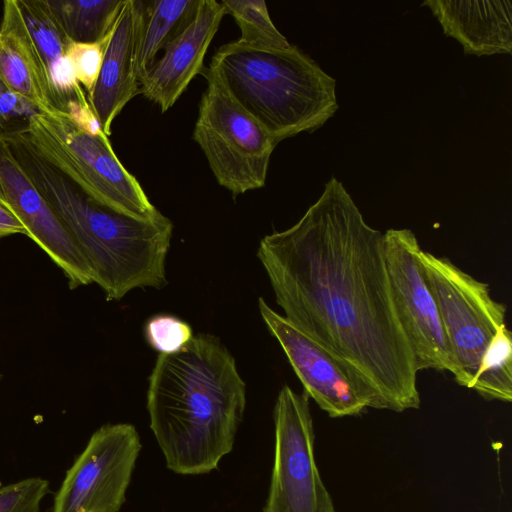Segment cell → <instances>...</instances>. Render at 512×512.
<instances>
[{
    "instance_id": "7a4b0ae2",
    "label": "cell",
    "mask_w": 512,
    "mask_h": 512,
    "mask_svg": "<svg viewBox=\"0 0 512 512\" xmlns=\"http://www.w3.org/2000/svg\"><path fill=\"white\" fill-rule=\"evenodd\" d=\"M245 407V382L216 336L198 334L180 351L157 357L147 411L172 472L200 475L217 469L233 449Z\"/></svg>"
},
{
    "instance_id": "3957f363",
    "label": "cell",
    "mask_w": 512,
    "mask_h": 512,
    "mask_svg": "<svg viewBox=\"0 0 512 512\" xmlns=\"http://www.w3.org/2000/svg\"><path fill=\"white\" fill-rule=\"evenodd\" d=\"M2 140L60 219L108 301H119L136 288L167 284L173 234L168 217L160 212L138 219L114 211L49 163L23 134Z\"/></svg>"
},
{
    "instance_id": "9a60e30c",
    "label": "cell",
    "mask_w": 512,
    "mask_h": 512,
    "mask_svg": "<svg viewBox=\"0 0 512 512\" xmlns=\"http://www.w3.org/2000/svg\"><path fill=\"white\" fill-rule=\"evenodd\" d=\"M144 6L142 0H124L112 26L97 82L87 97L107 136L115 118L140 94L135 66Z\"/></svg>"
},
{
    "instance_id": "ac0fdd59",
    "label": "cell",
    "mask_w": 512,
    "mask_h": 512,
    "mask_svg": "<svg viewBox=\"0 0 512 512\" xmlns=\"http://www.w3.org/2000/svg\"><path fill=\"white\" fill-rule=\"evenodd\" d=\"M200 0H153L145 2L144 18L136 53L138 80L154 64L160 50L193 19Z\"/></svg>"
},
{
    "instance_id": "52a82bcc",
    "label": "cell",
    "mask_w": 512,
    "mask_h": 512,
    "mask_svg": "<svg viewBox=\"0 0 512 512\" xmlns=\"http://www.w3.org/2000/svg\"><path fill=\"white\" fill-rule=\"evenodd\" d=\"M420 259L452 356L453 378L470 389L485 349L506 324V306L492 298L487 283L448 258L421 250Z\"/></svg>"
},
{
    "instance_id": "8992f818",
    "label": "cell",
    "mask_w": 512,
    "mask_h": 512,
    "mask_svg": "<svg viewBox=\"0 0 512 512\" xmlns=\"http://www.w3.org/2000/svg\"><path fill=\"white\" fill-rule=\"evenodd\" d=\"M196 118L193 139L205 155L218 184L233 196L265 185L277 146L265 128L231 96L210 66Z\"/></svg>"
},
{
    "instance_id": "6da1fadb",
    "label": "cell",
    "mask_w": 512,
    "mask_h": 512,
    "mask_svg": "<svg viewBox=\"0 0 512 512\" xmlns=\"http://www.w3.org/2000/svg\"><path fill=\"white\" fill-rule=\"evenodd\" d=\"M257 256L284 317L352 373L371 408L420 407L383 234L366 223L340 181L332 177L293 226L264 236Z\"/></svg>"
},
{
    "instance_id": "d6986e66",
    "label": "cell",
    "mask_w": 512,
    "mask_h": 512,
    "mask_svg": "<svg viewBox=\"0 0 512 512\" xmlns=\"http://www.w3.org/2000/svg\"><path fill=\"white\" fill-rule=\"evenodd\" d=\"M53 19L74 43H94L110 32L124 0H44Z\"/></svg>"
},
{
    "instance_id": "7c38bea8",
    "label": "cell",
    "mask_w": 512,
    "mask_h": 512,
    "mask_svg": "<svg viewBox=\"0 0 512 512\" xmlns=\"http://www.w3.org/2000/svg\"><path fill=\"white\" fill-rule=\"evenodd\" d=\"M0 200L32 239L62 270L69 287L93 283L92 272L51 206L0 139Z\"/></svg>"
},
{
    "instance_id": "cb8c5ba5",
    "label": "cell",
    "mask_w": 512,
    "mask_h": 512,
    "mask_svg": "<svg viewBox=\"0 0 512 512\" xmlns=\"http://www.w3.org/2000/svg\"><path fill=\"white\" fill-rule=\"evenodd\" d=\"M111 30L105 38L98 42H71L68 46L67 55L75 77L87 94V97L91 94L97 82Z\"/></svg>"
},
{
    "instance_id": "2e32d148",
    "label": "cell",
    "mask_w": 512,
    "mask_h": 512,
    "mask_svg": "<svg viewBox=\"0 0 512 512\" xmlns=\"http://www.w3.org/2000/svg\"><path fill=\"white\" fill-rule=\"evenodd\" d=\"M444 33L455 38L464 53L484 56L510 54L512 2L510 0H427Z\"/></svg>"
},
{
    "instance_id": "30bf717a",
    "label": "cell",
    "mask_w": 512,
    "mask_h": 512,
    "mask_svg": "<svg viewBox=\"0 0 512 512\" xmlns=\"http://www.w3.org/2000/svg\"><path fill=\"white\" fill-rule=\"evenodd\" d=\"M383 250L394 303L409 340L417 372L453 373V361L436 301L423 276L421 247L407 228L388 229Z\"/></svg>"
},
{
    "instance_id": "7402d4cb",
    "label": "cell",
    "mask_w": 512,
    "mask_h": 512,
    "mask_svg": "<svg viewBox=\"0 0 512 512\" xmlns=\"http://www.w3.org/2000/svg\"><path fill=\"white\" fill-rule=\"evenodd\" d=\"M148 344L160 354L180 351L194 336L191 326L182 319L168 314H157L145 324Z\"/></svg>"
},
{
    "instance_id": "8fae6325",
    "label": "cell",
    "mask_w": 512,
    "mask_h": 512,
    "mask_svg": "<svg viewBox=\"0 0 512 512\" xmlns=\"http://www.w3.org/2000/svg\"><path fill=\"white\" fill-rule=\"evenodd\" d=\"M258 307L269 332L282 347L309 398L331 418L360 415L371 400L352 373L332 354L273 310L260 297Z\"/></svg>"
},
{
    "instance_id": "5b68a950",
    "label": "cell",
    "mask_w": 512,
    "mask_h": 512,
    "mask_svg": "<svg viewBox=\"0 0 512 512\" xmlns=\"http://www.w3.org/2000/svg\"><path fill=\"white\" fill-rule=\"evenodd\" d=\"M22 134L49 163L98 203L138 219L160 213L122 165L104 133L91 134L68 115L52 111L34 115Z\"/></svg>"
},
{
    "instance_id": "277c9868",
    "label": "cell",
    "mask_w": 512,
    "mask_h": 512,
    "mask_svg": "<svg viewBox=\"0 0 512 512\" xmlns=\"http://www.w3.org/2000/svg\"><path fill=\"white\" fill-rule=\"evenodd\" d=\"M209 66L276 144L317 130L338 110L336 80L292 44L272 49L236 40L218 47Z\"/></svg>"
},
{
    "instance_id": "ba28073f",
    "label": "cell",
    "mask_w": 512,
    "mask_h": 512,
    "mask_svg": "<svg viewBox=\"0 0 512 512\" xmlns=\"http://www.w3.org/2000/svg\"><path fill=\"white\" fill-rule=\"evenodd\" d=\"M273 418L274 460L264 512H337L315 461L308 395L284 385Z\"/></svg>"
},
{
    "instance_id": "e0dca14e",
    "label": "cell",
    "mask_w": 512,
    "mask_h": 512,
    "mask_svg": "<svg viewBox=\"0 0 512 512\" xmlns=\"http://www.w3.org/2000/svg\"><path fill=\"white\" fill-rule=\"evenodd\" d=\"M0 78L41 112L55 111L16 0L3 2L0 22Z\"/></svg>"
},
{
    "instance_id": "603a6c76",
    "label": "cell",
    "mask_w": 512,
    "mask_h": 512,
    "mask_svg": "<svg viewBox=\"0 0 512 512\" xmlns=\"http://www.w3.org/2000/svg\"><path fill=\"white\" fill-rule=\"evenodd\" d=\"M50 483L41 477H29L4 485L0 481V512H40Z\"/></svg>"
},
{
    "instance_id": "44dd1931",
    "label": "cell",
    "mask_w": 512,
    "mask_h": 512,
    "mask_svg": "<svg viewBox=\"0 0 512 512\" xmlns=\"http://www.w3.org/2000/svg\"><path fill=\"white\" fill-rule=\"evenodd\" d=\"M221 3L240 29L238 41L272 49L291 45L273 24L264 0H222Z\"/></svg>"
},
{
    "instance_id": "ffe728a7",
    "label": "cell",
    "mask_w": 512,
    "mask_h": 512,
    "mask_svg": "<svg viewBox=\"0 0 512 512\" xmlns=\"http://www.w3.org/2000/svg\"><path fill=\"white\" fill-rule=\"evenodd\" d=\"M470 389L488 401L512 400V334L501 326L485 349Z\"/></svg>"
},
{
    "instance_id": "d4e9b609",
    "label": "cell",
    "mask_w": 512,
    "mask_h": 512,
    "mask_svg": "<svg viewBox=\"0 0 512 512\" xmlns=\"http://www.w3.org/2000/svg\"><path fill=\"white\" fill-rule=\"evenodd\" d=\"M41 110L14 92L0 78V139L24 133Z\"/></svg>"
},
{
    "instance_id": "5bb4252c",
    "label": "cell",
    "mask_w": 512,
    "mask_h": 512,
    "mask_svg": "<svg viewBox=\"0 0 512 512\" xmlns=\"http://www.w3.org/2000/svg\"><path fill=\"white\" fill-rule=\"evenodd\" d=\"M226 14L221 1L200 0L191 22L165 48L139 81L140 94L169 110L203 70L207 50Z\"/></svg>"
},
{
    "instance_id": "9c48e42d",
    "label": "cell",
    "mask_w": 512,
    "mask_h": 512,
    "mask_svg": "<svg viewBox=\"0 0 512 512\" xmlns=\"http://www.w3.org/2000/svg\"><path fill=\"white\" fill-rule=\"evenodd\" d=\"M141 448L132 424L98 428L66 471L50 512H119Z\"/></svg>"
},
{
    "instance_id": "4fadbf2b",
    "label": "cell",
    "mask_w": 512,
    "mask_h": 512,
    "mask_svg": "<svg viewBox=\"0 0 512 512\" xmlns=\"http://www.w3.org/2000/svg\"><path fill=\"white\" fill-rule=\"evenodd\" d=\"M16 2L37 54L54 110L68 115L91 134L104 133L68 58L67 51L71 42L56 24L45 1Z\"/></svg>"
},
{
    "instance_id": "484cf974",
    "label": "cell",
    "mask_w": 512,
    "mask_h": 512,
    "mask_svg": "<svg viewBox=\"0 0 512 512\" xmlns=\"http://www.w3.org/2000/svg\"><path fill=\"white\" fill-rule=\"evenodd\" d=\"M14 234H26V230L14 213L0 200V238Z\"/></svg>"
}]
</instances>
